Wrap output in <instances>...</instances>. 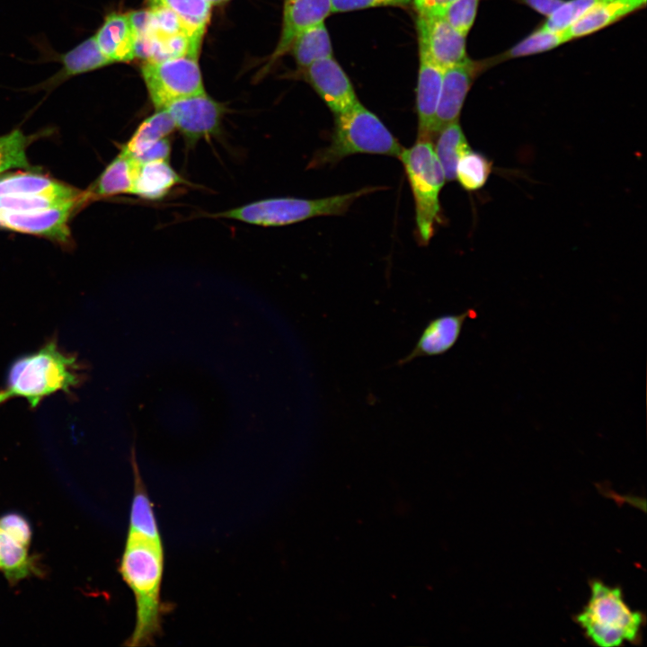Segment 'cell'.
<instances>
[{
  "label": "cell",
  "mask_w": 647,
  "mask_h": 647,
  "mask_svg": "<svg viewBox=\"0 0 647 647\" xmlns=\"http://www.w3.org/2000/svg\"><path fill=\"white\" fill-rule=\"evenodd\" d=\"M164 571V546L127 536L120 572L134 594L136 623L125 645H153L162 634L163 617L169 610L161 598Z\"/></svg>",
  "instance_id": "1"
},
{
  "label": "cell",
  "mask_w": 647,
  "mask_h": 647,
  "mask_svg": "<svg viewBox=\"0 0 647 647\" xmlns=\"http://www.w3.org/2000/svg\"><path fill=\"white\" fill-rule=\"evenodd\" d=\"M76 359L59 350L55 341L39 350L18 358L0 390V404L15 397L24 398L31 409L57 393H70L80 381Z\"/></svg>",
  "instance_id": "2"
},
{
  "label": "cell",
  "mask_w": 647,
  "mask_h": 647,
  "mask_svg": "<svg viewBox=\"0 0 647 647\" xmlns=\"http://www.w3.org/2000/svg\"><path fill=\"white\" fill-rule=\"evenodd\" d=\"M68 206L79 209L87 206L83 190L37 172L0 176V228L16 232L28 217Z\"/></svg>",
  "instance_id": "3"
},
{
  "label": "cell",
  "mask_w": 647,
  "mask_h": 647,
  "mask_svg": "<svg viewBox=\"0 0 647 647\" xmlns=\"http://www.w3.org/2000/svg\"><path fill=\"white\" fill-rule=\"evenodd\" d=\"M403 148L382 120L359 102L348 111L335 115L330 142L315 153L309 168L334 165L355 154L398 158Z\"/></svg>",
  "instance_id": "4"
},
{
  "label": "cell",
  "mask_w": 647,
  "mask_h": 647,
  "mask_svg": "<svg viewBox=\"0 0 647 647\" xmlns=\"http://www.w3.org/2000/svg\"><path fill=\"white\" fill-rule=\"evenodd\" d=\"M381 189L365 187L346 194L314 199L294 197L269 198L215 213L213 217L261 226H282L315 217L342 215L356 199Z\"/></svg>",
  "instance_id": "5"
},
{
  "label": "cell",
  "mask_w": 647,
  "mask_h": 647,
  "mask_svg": "<svg viewBox=\"0 0 647 647\" xmlns=\"http://www.w3.org/2000/svg\"><path fill=\"white\" fill-rule=\"evenodd\" d=\"M591 595L576 621L596 645L613 647L640 639L643 616L625 604L619 588H611L599 581L590 583Z\"/></svg>",
  "instance_id": "6"
},
{
  "label": "cell",
  "mask_w": 647,
  "mask_h": 647,
  "mask_svg": "<svg viewBox=\"0 0 647 647\" xmlns=\"http://www.w3.org/2000/svg\"><path fill=\"white\" fill-rule=\"evenodd\" d=\"M398 158L412 192L418 235L426 244L440 222L439 193L446 181L444 171L428 139L417 138L411 147L403 148Z\"/></svg>",
  "instance_id": "7"
},
{
  "label": "cell",
  "mask_w": 647,
  "mask_h": 647,
  "mask_svg": "<svg viewBox=\"0 0 647 647\" xmlns=\"http://www.w3.org/2000/svg\"><path fill=\"white\" fill-rule=\"evenodd\" d=\"M141 75L155 111L174 101L206 93L197 58L147 60L141 66Z\"/></svg>",
  "instance_id": "8"
},
{
  "label": "cell",
  "mask_w": 647,
  "mask_h": 647,
  "mask_svg": "<svg viewBox=\"0 0 647 647\" xmlns=\"http://www.w3.org/2000/svg\"><path fill=\"white\" fill-rule=\"evenodd\" d=\"M162 110L170 114L186 146L193 147L221 132L226 108L205 93L174 101Z\"/></svg>",
  "instance_id": "9"
},
{
  "label": "cell",
  "mask_w": 647,
  "mask_h": 647,
  "mask_svg": "<svg viewBox=\"0 0 647 647\" xmlns=\"http://www.w3.org/2000/svg\"><path fill=\"white\" fill-rule=\"evenodd\" d=\"M418 41L425 48L430 58L442 69L465 60V36L456 31L439 14L417 13Z\"/></svg>",
  "instance_id": "10"
},
{
  "label": "cell",
  "mask_w": 647,
  "mask_h": 647,
  "mask_svg": "<svg viewBox=\"0 0 647 647\" xmlns=\"http://www.w3.org/2000/svg\"><path fill=\"white\" fill-rule=\"evenodd\" d=\"M301 72L334 115L348 111L359 102L349 76L333 56L317 60Z\"/></svg>",
  "instance_id": "11"
},
{
  "label": "cell",
  "mask_w": 647,
  "mask_h": 647,
  "mask_svg": "<svg viewBox=\"0 0 647 647\" xmlns=\"http://www.w3.org/2000/svg\"><path fill=\"white\" fill-rule=\"evenodd\" d=\"M481 65L467 58L443 69L441 90L436 111L435 136L444 126L458 120L465 97Z\"/></svg>",
  "instance_id": "12"
},
{
  "label": "cell",
  "mask_w": 647,
  "mask_h": 647,
  "mask_svg": "<svg viewBox=\"0 0 647 647\" xmlns=\"http://www.w3.org/2000/svg\"><path fill=\"white\" fill-rule=\"evenodd\" d=\"M475 315V311L468 309L460 314H447L431 319L423 328L412 350L397 365H405L420 357L445 354L457 342L466 319Z\"/></svg>",
  "instance_id": "13"
},
{
  "label": "cell",
  "mask_w": 647,
  "mask_h": 647,
  "mask_svg": "<svg viewBox=\"0 0 647 647\" xmlns=\"http://www.w3.org/2000/svg\"><path fill=\"white\" fill-rule=\"evenodd\" d=\"M419 45V72L416 88L418 138L431 140L439 103L443 69L430 58L424 46Z\"/></svg>",
  "instance_id": "14"
},
{
  "label": "cell",
  "mask_w": 647,
  "mask_h": 647,
  "mask_svg": "<svg viewBox=\"0 0 647 647\" xmlns=\"http://www.w3.org/2000/svg\"><path fill=\"white\" fill-rule=\"evenodd\" d=\"M51 60L59 61L60 69L45 81L31 87L30 91L45 90L48 93L67 80L111 65L99 49L93 36L83 40L68 51L50 56Z\"/></svg>",
  "instance_id": "15"
},
{
  "label": "cell",
  "mask_w": 647,
  "mask_h": 647,
  "mask_svg": "<svg viewBox=\"0 0 647 647\" xmlns=\"http://www.w3.org/2000/svg\"><path fill=\"white\" fill-rule=\"evenodd\" d=\"M331 14L330 0H284L279 40L270 58L268 66L286 54L295 37L306 27Z\"/></svg>",
  "instance_id": "16"
},
{
  "label": "cell",
  "mask_w": 647,
  "mask_h": 647,
  "mask_svg": "<svg viewBox=\"0 0 647 647\" xmlns=\"http://www.w3.org/2000/svg\"><path fill=\"white\" fill-rule=\"evenodd\" d=\"M111 63L129 62L136 58V35L128 13L111 12L93 35Z\"/></svg>",
  "instance_id": "17"
},
{
  "label": "cell",
  "mask_w": 647,
  "mask_h": 647,
  "mask_svg": "<svg viewBox=\"0 0 647 647\" xmlns=\"http://www.w3.org/2000/svg\"><path fill=\"white\" fill-rule=\"evenodd\" d=\"M181 184H186V181L170 165L169 161L137 162L130 194L146 200L158 201Z\"/></svg>",
  "instance_id": "18"
},
{
  "label": "cell",
  "mask_w": 647,
  "mask_h": 647,
  "mask_svg": "<svg viewBox=\"0 0 647 647\" xmlns=\"http://www.w3.org/2000/svg\"><path fill=\"white\" fill-rule=\"evenodd\" d=\"M134 493L131 501L128 536L164 546L154 505L140 475L135 454L132 452Z\"/></svg>",
  "instance_id": "19"
},
{
  "label": "cell",
  "mask_w": 647,
  "mask_h": 647,
  "mask_svg": "<svg viewBox=\"0 0 647 647\" xmlns=\"http://www.w3.org/2000/svg\"><path fill=\"white\" fill-rule=\"evenodd\" d=\"M137 162L123 149L99 177L84 191L86 204L120 194H130Z\"/></svg>",
  "instance_id": "20"
},
{
  "label": "cell",
  "mask_w": 647,
  "mask_h": 647,
  "mask_svg": "<svg viewBox=\"0 0 647 647\" xmlns=\"http://www.w3.org/2000/svg\"><path fill=\"white\" fill-rule=\"evenodd\" d=\"M646 0H603L572 25L564 33L568 40L604 29L641 9Z\"/></svg>",
  "instance_id": "21"
},
{
  "label": "cell",
  "mask_w": 647,
  "mask_h": 647,
  "mask_svg": "<svg viewBox=\"0 0 647 647\" xmlns=\"http://www.w3.org/2000/svg\"><path fill=\"white\" fill-rule=\"evenodd\" d=\"M302 71L314 62L332 56V46L324 22L302 30L294 39L289 50Z\"/></svg>",
  "instance_id": "22"
},
{
  "label": "cell",
  "mask_w": 647,
  "mask_h": 647,
  "mask_svg": "<svg viewBox=\"0 0 647 647\" xmlns=\"http://www.w3.org/2000/svg\"><path fill=\"white\" fill-rule=\"evenodd\" d=\"M175 129L170 114L165 110H157L138 125L121 149L135 156L160 139L168 137Z\"/></svg>",
  "instance_id": "23"
},
{
  "label": "cell",
  "mask_w": 647,
  "mask_h": 647,
  "mask_svg": "<svg viewBox=\"0 0 647 647\" xmlns=\"http://www.w3.org/2000/svg\"><path fill=\"white\" fill-rule=\"evenodd\" d=\"M435 153L447 181L456 180V169L460 156L471 149L458 120L441 128L437 133Z\"/></svg>",
  "instance_id": "24"
},
{
  "label": "cell",
  "mask_w": 647,
  "mask_h": 647,
  "mask_svg": "<svg viewBox=\"0 0 647 647\" xmlns=\"http://www.w3.org/2000/svg\"><path fill=\"white\" fill-rule=\"evenodd\" d=\"M150 8H164L177 14L195 32L204 35L210 20L211 4L205 0H146Z\"/></svg>",
  "instance_id": "25"
},
{
  "label": "cell",
  "mask_w": 647,
  "mask_h": 647,
  "mask_svg": "<svg viewBox=\"0 0 647 647\" xmlns=\"http://www.w3.org/2000/svg\"><path fill=\"white\" fill-rule=\"evenodd\" d=\"M492 169V164L485 155L469 149L457 162L456 180L465 190L477 191L484 186Z\"/></svg>",
  "instance_id": "26"
},
{
  "label": "cell",
  "mask_w": 647,
  "mask_h": 647,
  "mask_svg": "<svg viewBox=\"0 0 647 647\" xmlns=\"http://www.w3.org/2000/svg\"><path fill=\"white\" fill-rule=\"evenodd\" d=\"M0 569L9 580L17 581L27 576L31 561L26 546L0 528Z\"/></svg>",
  "instance_id": "27"
},
{
  "label": "cell",
  "mask_w": 647,
  "mask_h": 647,
  "mask_svg": "<svg viewBox=\"0 0 647 647\" xmlns=\"http://www.w3.org/2000/svg\"><path fill=\"white\" fill-rule=\"evenodd\" d=\"M31 137L20 129L0 136V173L12 169H30L26 154Z\"/></svg>",
  "instance_id": "28"
},
{
  "label": "cell",
  "mask_w": 647,
  "mask_h": 647,
  "mask_svg": "<svg viewBox=\"0 0 647 647\" xmlns=\"http://www.w3.org/2000/svg\"><path fill=\"white\" fill-rule=\"evenodd\" d=\"M569 41L564 32H554L543 27L537 29L511 47L502 58H515L551 50Z\"/></svg>",
  "instance_id": "29"
},
{
  "label": "cell",
  "mask_w": 647,
  "mask_h": 647,
  "mask_svg": "<svg viewBox=\"0 0 647 647\" xmlns=\"http://www.w3.org/2000/svg\"><path fill=\"white\" fill-rule=\"evenodd\" d=\"M603 0L564 1L541 26L554 32H565L572 25Z\"/></svg>",
  "instance_id": "30"
},
{
  "label": "cell",
  "mask_w": 647,
  "mask_h": 647,
  "mask_svg": "<svg viewBox=\"0 0 647 647\" xmlns=\"http://www.w3.org/2000/svg\"><path fill=\"white\" fill-rule=\"evenodd\" d=\"M480 0H455L448 4L439 15L442 16L456 31L467 36L477 13Z\"/></svg>",
  "instance_id": "31"
},
{
  "label": "cell",
  "mask_w": 647,
  "mask_h": 647,
  "mask_svg": "<svg viewBox=\"0 0 647 647\" xmlns=\"http://www.w3.org/2000/svg\"><path fill=\"white\" fill-rule=\"evenodd\" d=\"M413 0H330L331 13H345L376 7H405Z\"/></svg>",
  "instance_id": "32"
},
{
  "label": "cell",
  "mask_w": 647,
  "mask_h": 647,
  "mask_svg": "<svg viewBox=\"0 0 647 647\" xmlns=\"http://www.w3.org/2000/svg\"><path fill=\"white\" fill-rule=\"evenodd\" d=\"M0 528L24 546L31 541V531L28 521L21 515L9 513L0 518Z\"/></svg>",
  "instance_id": "33"
},
{
  "label": "cell",
  "mask_w": 647,
  "mask_h": 647,
  "mask_svg": "<svg viewBox=\"0 0 647 647\" xmlns=\"http://www.w3.org/2000/svg\"><path fill=\"white\" fill-rule=\"evenodd\" d=\"M171 152V140L169 139V137H164L132 157L138 163H146L157 160L169 161Z\"/></svg>",
  "instance_id": "34"
},
{
  "label": "cell",
  "mask_w": 647,
  "mask_h": 647,
  "mask_svg": "<svg viewBox=\"0 0 647 647\" xmlns=\"http://www.w3.org/2000/svg\"><path fill=\"white\" fill-rule=\"evenodd\" d=\"M455 0H413L412 4L421 14H439L448 4Z\"/></svg>",
  "instance_id": "35"
},
{
  "label": "cell",
  "mask_w": 647,
  "mask_h": 647,
  "mask_svg": "<svg viewBox=\"0 0 647 647\" xmlns=\"http://www.w3.org/2000/svg\"><path fill=\"white\" fill-rule=\"evenodd\" d=\"M536 12L550 16L565 0H521Z\"/></svg>",
  "instance_id": "36"
},
{
  "label": "cell",
  "mask_w": 647,
  "mask_h": 647,
  "mask_svg": "<svg viewBox=\"0 0 647 647\" xmlns=\"http://www.w3.org/2000/svg\"><path fill=\"white\" fill-rule=\"evenodd\" d=\"M205 1L208 2V4H210L211 5H213V4H222V3L226 2V1H228V0H205Z\"/></svg>",
  "instance_id": "37"
}]
</instances>
